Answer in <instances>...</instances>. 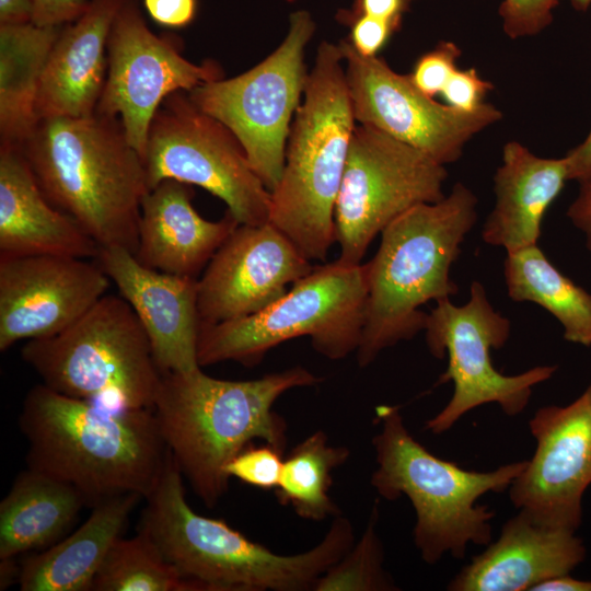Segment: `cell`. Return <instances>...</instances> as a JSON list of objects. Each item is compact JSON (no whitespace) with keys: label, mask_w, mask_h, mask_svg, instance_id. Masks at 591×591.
I'll return each instance as SVG.
<instances>
[{"label":"cell","mask_w":591,"mask_h":591,"mask_svg":"<svg viewBox=\"0 0 591 591\" xmlns=\"http://www.w3.org/2000/svg\"><path fill=\"white\" fill-rule=\"evenodd\" d=\"M493 89L494 84L479 77L474 68H457L441 95L448 105L463 112H473L485 103V96Z\"/></svg>","instance_id":"cell-36"},{"label":"cell","mask_w":591,"mask_h":591,"mask_svg":"<svg viewBox=\"0 0 591 591\" xmlns=\"http://www.w3.org/2000/svg\"><path fill=\"white\" fill-rule=\"evenodd\" d=\"M375 415L380 431L372 443L378 467L371 485L386 500L409 499L416 513L414 542L424 561L436 564L448 553L462 559L468 544L488 545L494 511L476 502L489 491L509 489L526 461L490 472L467 471L420 444L407 430L398 406L380 405Z\"/></svg>","instance_id":"cell-7"},{"label":"cell","mask_w":591,"mask_h":591,"mask_svg":"<svg viewBox=\"0 0 591 591\" xmlns=\"http://www.w3.org/2000/svg\"><path fill=\"white\" fill-rule=\"evenodd\" d=\"M447 177L445 166L424 152L357 124L335 204L337 259L361 264L371 242L394 219L445 196Z\"/></svg>","instance_id":"cell-13"},{"label":"cell","mask_w":591,"mask_h":591,"mask_svg":"<svg viewBox=\"0 0 591 591\" xmlns=\"http://www.w3.org/2000/svg\"><path fill=\"white\" fill-rule=\"evenodd\" d=\"M193 197L190 185L175 179L161 181L143 197L135 253L142 265L198 279L240 224L228 210L217 221L202 218Z\"/></svg>","instance_id":"cell-21"},{"label":"cell","mask_w":591,"mask_h":591,"mask_svg":"<svg viewBox=\"0 0 591 591\" xmlns=\"http://www.w3.org/2000/svg\"><path fill=\"white\" fill-rule=\"evenodd\" d=\"M143 7L157 24L181 28L195 19L197 0H143Z\"/></svg>","instance_id":"cell-38"},{"label":"cell","mask_w":591,"mask_h":591,"mask_svg":"<svg viewBox=\"0 0 591 591\" xmlns=\"http://www.w3.org/2000/svg\"><path fill=\"white\" fill-rule=\"evenodd\" d=\"M21 358L49 389L114 408L152 409L162 379L144 328L115 294L62 332L27 340Z\"/></svg>","instance_id":"cell-9"},{"label":"cell","mask_w":591,"mask_h":591,"mask_svg":"<svg viewBox=\"0 0 591 591\" xmlns=\"http://www.w3.org/2000/svg\"><path fill=\"white\" fill-rule=\"evenodd\" d=\"M378 519L376 501L361 537L318 578L313 591L398 590L383 568L384 551L376 531Z\"/></svg>","instance_id":"cell-31"},{"label":"cell","mask_w":591,"mask_h":591,"mask_svg":"<svg viewBox=\"0 0 591 591\" xmlns=\"http://www.w3.org/2000/svg\"><path fill=\"white\" fill-rule=\"evenodd\" d=\"M46 199L100 247L136 253L140 209L150 190L142 157L118 118L49 117L21 148Z\"/></svg>","instance_id":"cell-4"},{"label":"cell","mask_w":591,"mask_h":591,"mask_svg":"<svg viewBox=\"0 0 591 591\" xmlns=\"http://www.w3.org/2000/svg\"><path fill=\"white\" fill-rule=\"evenodd\" d=\"M149 188L163 179L196 185L221 199L240 224L269 221L270 192L233 132L179 91L155 112L143 153Z\"/></svg>","instance_id":"cell-11"},{"label":"cell","mask_w":591,"mask_h":591,"mask_svg":"<svg viewBox=\"0 0 591 591\" xmlns=\"http://www.w3.org/2000/svg\"><path fill=\"white\" fill-rule=\"evenodd\" d=\"M124 2L90 0L78 20L61 27L40 79L37 121L95 113L106 78L109 32Z\"/></svg>","instance_id":"cell-22"},{"label":"cell","mask_w":591,"mask_h":591,"mask_svg":"<svg viewBox=\"0 0 591 591\" xmlns=\"http://www.w3.org/2000/svg\"><path fill=\"white\" fill-rule=\"evenodd\" d=\"M508 296L518 302H533L554 315L567 341L591 346V293L560 273L533 245L505 259Z\"/></svg>","instance_id":"cell-28"},{"label":"cell","mask_w":591,"mask_h":591,"mask_svg":"<svg viewBox=\"0 0 591 591\" xmlns=\"http://www.w3.org/2000/svg\"><path fill=\"white\" fill-rule=\"evenodd\" d=\"M536 449L509 487L510 500L535 522L577 532L591 485V383L567 406H545L531 418Z\"/></svg>","instance_id":"cell-16"},{"label":"cell","mask_w":591,"mask_h":591,"mask_svg":"<svg viewBox=\"0 0 591 591\" xmlns=\"http://www.w3.org/2000/svg\"><path fill=\"white\" fill-rule=\"evenodd\" d=\"M567 217L583 234L586 246L591 252V181L579 183V192L568 207Z\"/></svg>","instance_id":"cell-40"},{"label":"cell","mask_w":591,"mask_h":591,"mask_svg":"<svg viewBox=\"0 0 591 591\" xmlns=\"http://www.w3.org/2000/svg\"><path fill=\"white\" fill-rule=\"evenodd\" d=\"M183 478L169 451L162 474L144 499L138 531L200 591L313 590L354 544L352 525L339 514L314 547L279 555L224 520L196 513L186 500Z\"/></svg>","instance_id":"cell-3"},{"label":"cell","mask_w":591,"mask_h":591,"mask_svg":"<svg viewBox=\"0 0 591 591\" xmlns=\"http://www.w3.org/2000/svg\"><path fill=\"white\" fill-rule=\"evenodd\" d=\"M90 0H33L32 23L59 27L78 20L89 8Z\"/></svg>","instance_id":"cell-37"},{"label":"cell","mask_w":591,"mask_h":591,"mask_svg":"<svg viewBox=\"0 0 591 591\" xmlns=\"http://www.w3.org/2000/svg\"><path fill=\"white\" fill-rule=\"evenodd\" d=\"M14 558H0V590L8 589L13 582H19L20 564H16Z\"/></svg>","instance_id":"cell-44"},{"label":"cell","mask_w":591,"mask_h":591,"mask_svg":"<svg viewBox=\"0 0 591 591\" xmlns=\"http://www.w3.org/2000/svg\"><path fill=\"white\" fill-rule=\"evenodd\" d=\"M476 206L475 194L459 182L441 200L412 207L381 232L374 257L364 264L368 298L356 351L361 368L425 329L421 305L457 293L450 270L476 223Z\"/></svg>","instance_id":"cell-5"},{"label":"cell","mask_w":591,"mask_h":591,"mask_svg":"<svg viewBox=\"0 0 591 591\" xmlns=\"http://www.w3.org/2000/svg\"><path fill=\"white\" fill-rule=\"evenodd\" d=\"M415 0H356L346 12L352 15H368L402 24L403 15Z\"/></svg>","instance_id":"cell-39"},{"label":"cell","mask_w":591,"mask_h":591,"mask_svg":"<svg viewBox=\"0 0 591 591\" xmlns=\"http://www.w3.org/2000/svg\"><path fill=\"white\" fill-rule=\"evenodd\" d=\"M569 181L561 158H541L518 141L502 149L494 176L496 201L482 231L485 243L508 253L537 245L544 216Z\"/></svg>","instance_id":"cell-24"},{"label":"cell","mask_w":591,"mask_h":591,"mask_svg":"<svg viewBox=\"0 0 591 591\" xmlns=\"http://www.w3.org/2000/svg\"><path fill=\"white\" fill-rule=\"evenodd\" d=\"M62 26L0 25V146L22 148L36 124V100Z\"/></svg>","instance_id":"cell-27"},{"label":"cell","mask_w":591,"mask_h":591,"mask_svg":"<svg viewBox=\"0 0 591 591\" xmlns=\"http://www.w3.org/2000/svg\"><path fill=\"white\" fill-rule=\"evenodd\" d=\"M367 298L364 264L336 259L315 265L262 311L218 324H199L198 363L236 361L253 367L274 347L302 336L324 357L344 359L359 347Z\"/></svg>","instance_id":"cell-8"},{"label":"cell","mask_w":591,"mask_h":591,"mask_svg":"<svg viewBox=\"0 0 591 591\" xmlns=\"http://www.w3.org/2000/svg\"><path fill=\"white\" fill-rule=\"evenodd\" d=\"M461 49L450 40H441L433 49L418 58L409 74L415 86L430 97L441 94L457 69Z\"/></svg>","instance_id":"cell-33"},{"label":"cell","mask_w":591,"mask_h":591,"mask_svg":"<svg viewBox=\"0 0 591 591\" xmlns=\"http://www.w3.org/2000/svg\"><path fill=\"white\" fill-rule=\"evenodd\" d=\"M33 0H0V25L31 23Z\"/></svg>","instance_id":"cell-42"},{"label":"cell","mask_w":591,"mask_h":591,"mask_svg":"<svg viewBox=\"0 0 591 591\" xmlns=\"http://www.w3.org/2000/svg\"><path fill=\"white\" fill-rule=\"evenodd\" d=\"M350 457L346 445L328 442L323 430H316L298 443L283 459L275 495L282 506H291L302 519L322 521L339 514L329 496L333 472Z\"/></svg>","instance_id":"cell-29"},{"label":"cell","mask_w":591,"mask_h":591,"mask_svg":"<svg viewBox=\"0 0 591 591\" xmlns=\"http://www.w3.org/2000/svg\"><path fill=\"white\" fill-rule=\"evenodd\" d=\"M95 259L136 313L161 373L201 368L197 358L198 279L149 268L118 246L100 247Z\"/></svg>","instance_id":"cell-19"},{"label":"cell","mask_w":591,"mask_h":591,"mask_svg":"<svg viewBox=\"0 0 591 591\" xmlns=\"http://www.w3.org/2000/svg\"><path fill=\"white\" fill-rule=\"evenodd\" d=\"M571 5L580 12H584L591 5V0H570Z\"/></svg>","instance_id":"cell-45"},{"label":"cell","mask_w":591,"mask_h":591,"mask_svg":"<svg viewBox=\"0 0 591 591\" xmlns=\"http://www.w3.org/2000/svg\"><path fill=\"white\" fill-rule=\"evenodd\" d=\"M99 244L42 193L21 148L0 146V256L92 259Z\"/></svg>","instance_id":"cell-23"},{"label":"cell","mask_w":591,"mask_h":591,"mask_svg":"<svg viewBox=\"0 0 591 591\" xmlns=\"http://www.w3.org/2000/svg\"><path fill=\"white\" fill-rule=\"evenodd\" d=\"M313 267L270 222L239 224L198 278L199 324H218L262 311Z\"/></svg>","instance_id":"cell-17"},{"label":"cell","mask_w":591,"mask_h":591,"mask_svg":"<svg viewBox=\"0 0 591 591\" xmlns=\"http://www.w3.org/2000/svg\"><path fill=\"white\" fill-rule=\"evenodd\" d=\"M314 32L312 14L294 11L286 37L264 60L239 76L188 92L201 111L233 132L270 193L282 175L291 119L308 77L305 49Z\"/></svg>","instance_id":"cell-10"},{"label":"cell","mask_w":591,"mask_h":591,"mask_svg":"<svg viewBox=\"0 0 591 591\" xmlns=\"http://www.w3.org/2000/svg\"><path fill=\"white\" fill-rule=\"evenodd\" d=\"M293 118L268 222L308 259L325 262L336 242L335 204L357 125L339 44H320Z\"/></svg>","instance_id":"cell-6"},{"label":"cell","mask_w":591,"mask_h":591,"mask_svg":"<svg viewBox=\"0 0 591 591\" xmlns=\"http://www.w3.org/2000/svg\"><path fill=\"white\" fill-rule=\"evenodd\" d=\"M530 591H591V581L575 579L567 573L541 581Z\"/></svg>","instance_id":"cell-43"},{"label":"cell","mask_w":591,"mask_h":591,"mask_svg":"<svg viewBox=\"0 0 591 591\" xmlns=\"http://www.w3.org/2000/svg\"><path fill=\"white\" fill-rule=\"evenodd\" d=\"M557 5L558 0H502L498 13L503 32L512 39L536 35L551 25Z\"/></svg>","instance_id":"cell-34"},{"label":"cell","mask_w":591,"mask_h":591,"mask_svg":"<svg viewBox=\"0 0 591 591\" xmlns=\"http://www.w3.org/2000/svg\"><path fill=\"white\" fill-rule=\"evenodd\" d=\"M282 455L283 452L267 443L260 447L251 443L228 463L225 473L247 485L275 490L281 476Z\"/></svg>","instance_id":"cell-32"},{"label":"cell","mask_w":591,"mask_h":591,"mask_svg":"<svg viewBox=\"0 0 591 591\" xmlns=\"http://www.w3.org/2000/svg\"><path fill=\"white\" fill-rule=\"evenodd\" d=\"M92 591H200L138 531L113 544L92 583Z\"/></svg>","instance_id":"cell-30"},{"label":"cell","mask_w":591,"mask_h":591,"mask_svg":"<svg viewBox=\"0 0 591 591\" xmlns=\"http://www.w3.org/2000/svg\"><path fill=\"white\" fill-rule=\"evenodd\" d=\"M565 158L568 164L569 181H591V129L586 138L569 150Z\"/></svg>","instance_id":"cell-41"},{"label":"cell","mask_w":591,"mask_h":591,"mask_svg":"<svg viewBox=\"0 0 591 591\" xmlns=\"http://www.w3.org/2000/svg\"><path fill=\"white\" fill-rule=\"evenodd\" d=\"M586 555L576 532L544 526L520 510L503 524L498 540L473 557L447 589L530 591L541 581L570 573Z\"/></svg>","instance_id":"cell-20"},{"label":"cell","mask_w":591,"mask_h":591,"mask_svg":"<svg viewBox=\"0 0 591 591\" xmlns=\"http://www.w3.org/2000/svg\"><path fill=\"white\" fill-rule=\"evenodd\" d=\"M322 380L300 366L247 381L216 379L201 368L163 373L152 410L183 476L212 508L228 490V463L253 440L285 452L288 427L275 402Z\"/></svg>","instance_id":"cell-2"},{"label":"cell","mask_w":591,"mask_h":591,"mask_svg":"<svg viewBox=\"0 0 591 591\" xmlns=\"http://www.w3.org/2000/svg\"><path fill=\"white\" fill-rule=\"evenodd\" d=\"M141 499L130 493L92 507L72 534L20 563V590L91 591L103 560Z\"/></svg>","instance_id":"cell-25"},{"label":"cell","mask_w":591,"mask_h":591,"mask_svg":"<svg viewBox=\"0 0 591 591\" xmlns=\"http://www.w3.org/2000/svg\"><path fill=\"white\" fill-rule=\"evenodd\" d=\"M510 329V321L494 309L479 281L472 282L463 305L450 298L437 302L427 315L426 344L434 358L448 355V369L437 384L452 381L454 391L445 407L426 422L427 430L445 432L467 412L489 403L515 416L526 407L532 387L552 378L557 366H538L517 375L496 370L490 351L505 346Z\"/></svg>","instance_id":"cell-12"},{"label":"cell","mask_w":591,"mask_h":591,"mask_svg":"<svg viewBox=\"0 0 591 591\" xmlns=\"http://www.w3.org/2000/svg\"><path fill=\"white\" fill-rule=\"evenodd\" d=\"M84 506L72 486L27 467L0 503V558L54 545Z\"/></svg>","instance_id":"cell-26"},{"label":"cell","mask_w":591,"mask_h":591,"mask_svg":"<svg viewBox=\"0 0 591 591\" xmlns=\"http://www.w3.org/2000/svg\"><path fill=\"white\" fill-rule=\"evenodd\" d=\"M339 47L357 124L375 128L447 165L456 162L466 143L496 124L502 113L485 102L473 112L442 104L419 91L409 74L385 60L360 55L348 40Z\"/></svg>","instance_id":"cell-15"},{"label":"cell","mask_w":591,"mask_h":591,"mask_svg":"<svg viewBox=\"0 0 591 591\" xmlns=\"http://www.w3.org/2000/svg\"><path fill=\"white\" fill-rule=\"evenodd\" d=\"M90 260L0 256V351L62 332L106 294L111 279Z\"/></svg>","instance_id":"cell-18"},{"label":"cell","mask_w":591,"mask_h":591,"mask_svg":"<svg viewBox=\"0 0 591 591\" xmlns=\"http://www.w3.org/2000/svg\"><path fill=\"white\" fill-rule=\"evenodd\" d=\"M223 78L211 59L195 63L177 37L157 35L137 0H125L107 40V70L95 113L118 118L127 140L143 157L152 118L172 93L190 92Z\"/></svg>","instance_id":"cell-14"},{"label":"cell","mask_w":591,"mask_h":591,"mask_svg":"<svg viewBox=\"0 0 591 591\" xmlns=\"http://www.w3.org/2000/svg\"><path fill=\"white\" fill-rule=\"evenodd\" d=\"M19 425L27 467L72 486L91 508L130 493L146 499L169 454L152 409L108 407L43 383L27 392Z\"/></svg>","instance_id":"cell-1"},{"label":"cell","mask_w":591,"mask_h":591,"mask_svg":"<svg viewBox=\"0 0 591 591\" xmlns=\"http://www.w3.org/2000/svg\"><path fill=\"white\" fill-rule=\"evenodd\" d=\"M338 20L350 26L349 43L362 56L374 57L387 44L401 24L368 15L339 12Z\"/></svg>","instance_id":"cell-35"}]
</instances>
